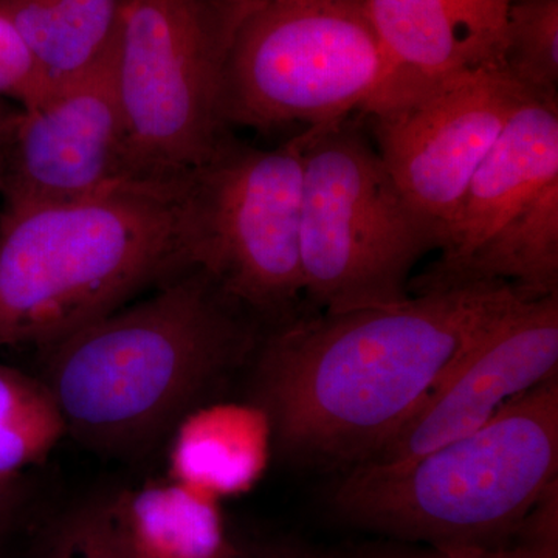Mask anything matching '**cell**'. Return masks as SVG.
<instances>
[{
  "instance_id": "obj_1",
  "label": "cell",
  "mask_w": 558,
  "mask_h": 558,
  "mask_svg": "<svg viewBox=\"0 0 558 558\" xmlns=\"http://www.w3.org/2000/svg\"><path fill=\"white\" fill-rule=\"evenodd\" d=\"M521 292L470 282L290 319L264 344L252 381L274 446L341 473L373 461Z\"/></svg>"
},
{
  "instance_id": "obj_2",
  "label": "cell",
  "mask_w": 558,
  "mask_h": 558,
  "mask_svg": "<svg viewBox=\"0 0 558 558\" xmlns=\"http://www.w3.org/2000/svg\"><path fill=\"white\" fill-rule=\"evenodd\" d=\"M247 310L186 269L43 352L68 436L116 458L149 453L240 365Z\"/></svg>"
},
{
  "instance_id": "obj_3",
  "label": "cell",
  "mask_w": 558,
  "mask_h": 558,
  "mask_svg": "<svg viewBox=\"0 0 558 558\" xmlns=\"http://www.w3.org/2000/svg\"><path fill=\"white\" fill-rule=\"evenodd\" d=\"M171 186L0 207V351L40 354L193 269Z\"/></svg>"
},
{
  "instance_id": "obj_4",
  "label": "cell",
  "mask_w": 558,
  "mask_h": 558,
  "mask_svg": "<svg viewBox=\"0 0 558 558\" xmlns=\"http://www.w3.org/2000/svg\"><path fill=\"white\" fill-rule=\"evenodd\" d=\"M558 376L484 427L398 462L341 473L330 512L349 526L439 550H497L557 494Z\"/></svg>"
},
{
  "instance_id": "obj_5",
  "label": "cell",
  "mask_w": 558,
  "mask_h": 558,
  "mask_svg": "<svg viewBox=\"0 0 558 558\" xmlns=\"http://www.w3.org/2000/svg\"><path fill=\"white\" fill-rule=\"evenodd\" d=\"M300 211L303 299L323 312L399 303L418 260L440 250L376 146L352 121L306 128Z\"/></svg>"
},
{
  "instance_id": "obj_6",
  "label": "cell",
  "mask_w": 558,
  "mask_h": 558,
  "mask_svg": "<svg viewBox=\"0 0 558 558\" xmlns=\"http://www.w3.org/2000/svg\"><path fill=\"white\" fill-rule=\"evenodd\" d=\"M247 5L229 0H123L116 80L143 179L179 186L230 135L223 80Z\"/></svg>"
},
{
  "instance_id": "obj_7",
  "label": "cell",
  "mask_w": 558,
  "mask_h": 558,
  "mask_svg": "<svg viewBox=\"0 0 558 558\" xmlns=\"http://www.w3.org/2000/svg\"><path fill=\"white\" fill-rule=\"evenodd\" d=\"M392 73L365 0L253 3L231 36L223 117L259 131L348 119Z\"/></svg>"
},
{
  "instance_id": "obj_8",
  "label": "cell",
  "mask_w": 558,
  "mask_h": 558,
  "mask_svg": "<svg viewBox=\"0 0 558 558\" xmlns=\"http://www.w3.org/2000/svg\"><path fill=\"white\" fill-rule=\"evenodd\" d=\"M307 130L274 149L227 135L180 182L191 264L259 317H289L303 299L300 211Z\"/></svg>"
},
{
  "instance_id": "obj_9",
  "label": "cell",
  "mask_w": 558,
  "mask_h": 558,
  "mask_svg": "<svg viewBox=\"0 0 558 558\" xmlns=\"http://www.w3.org/2000/svg\"><path fill=\"white\" fill-rule=\"evenodd\" d=\"M529 97L501 65H486L422 83L384 84L362 109L373 120L385 168L438 231L440 250L470 180Z\"/></svg>"
},
{
  "instance_id": "obj_10",
  "label": "cell",
  "mask_w": 558,
  "mask_h": 558,
  "mask_svg": "<svg viewBox=\"0 0 558 558\" xmlns=\"http://www.w3.org/2000/svg\"><path fill=\"white\" fill-rule=\"evenodd\" d=\"M116 44L94 68L58 84L2 130L0 207L94 199L143 179L121 110ZM163 186V185H159ZM175 189V186H172Z\"/></svg>"
},
{
  "instance_id": "obj_11",
  "label": "cell",
  "mask_w": 558,
  "mask_h": 558,
  "mask_svg": "<svg viewBox=\"0 0 558 558\" xmlns=\"http://www.w3.org/2000/svg\"><path fill=\"white\" fill-rule=\"evenodd\" d=\"M558 292H521L373 461L398 464L475 432L557 376Z\"/></svg>"
},
{
  "instance_id": "obj_12",
  "label": "cell",
  "mask_w": 558,
  "mask_h": 558,
  "mask_svg": "<svg viewBox=\"0 0 558 558\" xmlns=\"http://www.w3.org/2000/svg\"><path fill=\"white\" fill-rule=\"evenodd\" d=\"M395 65L387 83H422L501 65L512 0H365ZM385 83V84H387Z\"/></svg>"
},
{
  "instance_id": "obj_13",
  "label": "cell",
  "mask_w": 558,
  "mask_h": 558,
  "mask_svg": "<svg viewBox=\"0 0 558 558\" xmlns=\"http://www.w3.org/2000/svg\"><path fill=\"white\" fill-rule=\"evenodd\" d=\"M554 180H558V101L529 97L470 180L435 266L464 259Z\"/></svg>"
},
{
  "instance_id": "obj_14",
  "label": "cell",
  "mask_w": 558,
  "mask_h": 558,
  "mask_svg": "<svg viewBox=\"0 0 558 558\" xmlns=\"http://www.w3.org/2000/svg\"><path fill=\"white\" fill-rule=\"evenodd\" d=\"M271 446L269 418L255 403H204L171 433L172 480L213 498L242 494L266 472Z\"/></svg>"
},
{
  "instance_id": "obj_15",
  "label": "cell",
  "mask_w": 558,
  "mask_h": 558,
  "mask_svg": "<svg viewBox=\"0 0 558 558\" xmlns=\"http://www.w3.org/2000/svg\"><path fill=\"white\" fill-rule=\"evenodd\" d=\"M508 282L532 295L558 292V180L502 223L469 256L411 279L410 292L470 282Z\"/></svg>"
},
{
  "instance_id": "obj_16",
  "label": "cell",
  "mask_w": 558,
  "mask_h": 558,
  "mask_svg": "<svg viewBox=\"0 0 558 558\" xmlns=\"http://www.w3.org/2000/svg\"><path fill=\"white\" fill-rule=\"evenodd\" d=\"M135 558H233L215 498L172 480L117 495Z\"/></svg>"
},
{
  "instance_id": "obj_17",
  "label": "cell",
  "mask_w": 558,
  "mask_h": 558,
  "mask_svg": "<svg viewBox=\"0 0 558 558\" xmlns=\"http://www.w3.org/2000/svg\"><path fill=\"white\" fill-rule=\"evenodd\" d=\"M123 0H0L54 87L94 68L116 44Z\"/></svg>"
},
{
  "instance_id": "obj_18",
  "label": "cell",
  "mask_w": 558,
  "mask_h": 558,
  "mask_svg": "<svg viewBox=\"0 0 558 558\" xmlns=\"http://www.w3.org/2000/svg\"><path fill=\"white\" fill-rule=\"evenodd\" d=\"M68 436L60 405L43 377L0 363V476H24Z\"/></svg>"
},
{
  "instance_id": "obj_19",
  "label": "cell",
  "mask_w": 558,
  "mask_h": 558,
  "mask_svg": "<svg viewBox=\"0 0 558 558\" xmlns=\"http://www.w3.org/2000/svg\"><path fill=\"white\" fill-rule=\"evenodd\" d=\"M501 68L531 97L558 101V0H512Z\"/></svg>"
},
{
  "instance_id": "obj_20",
  "label": "cell",
  "mask_w": 558,
  "mask_h": 558,
  "mask_svg": "<svg viewBox=\"0 0 558 558\" xmlns=\"http://www.w3.org/2000/svg\"><path fill=\"white\" fill-rule=\"evenodd\" d=\"M33 558H135L117 495L86 499L49 527Z\"/></svg>"
},
{
  "instance_id": "obj_21",
  "label": "cell",
  "mask_w": 558,
  "mask_h": 558,
  "mask_svg": "<svg viewBox=\"0 0 558 558\" xmlns=\"http://www.w3.org/2000/svg\"><path fill=\"white\" fill-rule=\"evenodd\" d=\"M53 89L27 40L0 11V101L10 100L20 109H32Z\"/></svg>"
},
{
  "instance_id": "obj_22",
  "label": "cell",
  "mask_w": 558,
  "mask_h": 558,
  "mask_svg": "<svg viewBox=\"0 0 558 558\" xmlns=\"http://www.w3.org/2000/svg\"><path fill=\"white\" fill-rule=\"evenodd\" d=\"M339 558H526L512 549L497 550H411L400 548H363Z\"/></svg>"
},
{
  "instance_id": "obj_23",
  "label": "cell",
  "mask_w": 558,
  "mask_h": 558,
  "mask_svg": "<svg viewBox=\"0 0 558 558\" xmlns=\"http://www.w3.org/2000/svg\"><path fill=\"white\" fill-rule=\"evenodd\" d=\"M25 498H27V488H25L24 476H17V478L0 476V548L16 527L24 509Z\"/></svg>"
},
{
  "instance_id": "obj_24",
  "label": "cell",
  "mask_w": 558,
  "mask_h": 558,
  "mask_svg": "<svg viewBox=\"0 0 558 558\" xmlns=\"http://www.w3.org/2000/svg\"><path fill=\"white\" fill-rule=\"evenodd\" d=\"M233 558H323L307 550L286 545H256L236 548Z\"/></svg>"
},
{
  "instance_id": "obj_25",
  "label": "cell",
  "mask_w": 558,
  "mask_h": 558,
  "mask_svg": "<svg viewBox=\"0 0 558 558\" xmlns=\"http://www.w3.org/2000/svg\"><path fill=\"white\" fill-rule=\"evenodd\" d=\"M13 106H10V102L0 101V128L3 126L7 120L10 119L11 113L14 112Z\"/></svg>"
},
{
  "instance_id": "obj_26",
  "label": "cell",
  "mask_w": 558,
  "mask_h": 558,
  "mask_svg": "<svg viewBox=\"0 0 558 558\" xmlns=\"http://www.w3.org/2000/svg\"><path fill=\"white\" fill-rule=\"evenodd\" d=\"M238 5H253V3H270V2H292V0H229Z\"/></svg>"
},
{
  "instance_id": "obj_27",
  "label": "cell",
  "mask_w": 558,
  "mask_h": 558,
  "mask_svg": "<svg viewBox=\"0 0 558 558\" xmlns=\"http://www.w3.org/2000/svg\"><path fill=\"white\" fill-rule=\"evenodd\" d=\"M7 123V121H5ZM3 123V124H5ZM2 130H3V126L0 128V165H2Z\"/></svg>"
}]
</instances>
